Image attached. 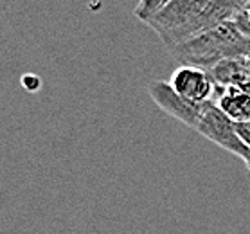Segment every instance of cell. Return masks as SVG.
Instances as JSON below:
<instances>
[{"mask_svg": "<svg viewBox=\"0 0 250 234\" xmlns=\"http://www.w3.org/2000/svg\"><path fill=\"white\" fill-rule=\"evenodd\" d=\"M249 45L250 38L236 27L232 20H229L175 47L171 54L180 65H193L210 70L225 60H245L249 54Z\"/></svg>", "mask_w": 250, "mask_h": 234, "instance_id": "cell-1", "label": "cell"}, {"mask_svg": "<svg viewBox=\"0 0 250 234\" xmlns=\"http://www.w3.org/2000/svg\"><path fill=\"white\" fill-rule=\"evenodd\" d=\"M149 97L155 101V105L162 108L166 114H169L171 117H175L176 121H180L182 125L189 126V128H196L200 119L204 117L210 105L209 103H194L188 97L180 96L178 92L169 85V81H153L148 86Z\"/></svg>", "mask_w": 250, "mask_h": 234, "instance_id": "cell-2", "label": "cell"}, {"mask_svg": "<svg viewBox=\"0 0 250 234\" xmlns=\"http://www.w3.org/2000/svg\"><path fill=\"white\" fill-rule=\"evenodd\" d=\"M194 131H198L202 137H205L207 141L214 143L216 146L223 148L229 153L236 155L239 159L249 149L243 144V141L239 139L238 131H236V123L216 103H212L207 108L204 117L200 119L198 126L194 128Z\"/></svg>", "mask_w": 250, "mask_h": 234, "instance_id": "cell-3", "label": "cell"}, {"mask_svg": "<svg viewBox=\"0 0 250 234\" xmlns=\"http://www.w3.org/2000/svg\"><path fill=\"white\" fill-rule=\"evenodd\" d=\"M169 85L180 96L188 97L194 103H209L214 101L216 85L207 69L193 67V65H180L169 78Z\"/></svg>", "mask_w": 250, "mask_h": 234, "instance_id": "cell-4", "label": "cell"}, {"mask_svg": "<svg viewBox=\"0 0 250 234\" xmlns=\"http://www.w3.org/2000/svg\"><path fill=\"white\" fill-rule=\"evenodd\" d=\"M209 72L216 85V92L225 88H239L250 92V67L243 58L225 60L214 65Z\"/></svg>", "mask_w": 250, "mask_h": 234, "instance_id": "cell-5", "label": "cell"}, {"mask_svg": "<svg viewBox=\"0 0 250 234\" xmlns=\"http://www.w3.org/2000/svg\"><path fill=\"white\" fill-rule=\"evenodd\" d=\"M214 103L234 121L247 123L250 121V92L239 88H225L214 94Z\"/></svg>", "mask_w": 250, "mask_h": 234, "instance_id": "cell-6", "label": "cell"}, {"mask_svg": "<svg viewBox=\"0 0 250 234\" xmlns=\"http://www.w3.org/2000/svg\"><path fill=\"white\" fill-rule=\"evenodd\" d=\"M169 2L171 0H139L135 9H133V15H135L141 22L148 23L149 20L153 17H157Z\"/></svg>", "mask_w": 250, "mask_h": 234, "instance_id": "cell-7", "label": "cell"}, {"mask_svg": "<svg viewBox=\"0 0 250 234\" xmlns=\"http://www.w3.org/2000/svg\"><path fill=\"white\" fill-rule=\"evenodd\" d=\"M232 22L236 23V27L243 33L247 38H250V0H245L239 6V9L234 15Z\"/></svg>", "mask_w": 250, "mask_h": 234, "instance_id": "cell-8", "label": "cell"}, {"mask_svg": "<svg viewBox=\"0 0 250 234\" xmlns=\"http://www.w3.org/2000/svg\"><path fill=\"white\" fill-rule=\"evenodd\" d=\"M22 86L27 92H36L42 86V78L36 74H23L22 76Z\"/></svg>", "mask_w": 250, "mask_h": 234, "instance_id": "cell-9", "label": "cell"}, {"mask_svg": "<svg viewBox=\"0 0 250 234\" xmlns=\"http://www.w3.org/2000/svg\"><path fill=\"white\" fill-rule=\"evenodd\" d=\"M236 131H238L239 139L243 141L247 148H250V121L247 123H236Z\"/></svg>", "mask_w": 250, "mask_h": 234, "instance_id": "cell-10", "label": "cell"}, {"mask_svg": "<svg viewBox=\"0 0 250 234\" xmlns=\"http://www.w3.org/2000/svg\"><path fill=\"white\" fill-rule=\"evenodd\" d=\"M18 0H0V13H4L7 11L11 6H15Z\"/></svg>", "mask_w": 250, "mask_h": 234, "instance_id": "cell-11", "label": "cell"}, {"mask_svg": "<svg viewBox=\"0 0 250 234\" xmlns=\"http://www.w3.org/2000/svg\"><path fill=\"white\" fill-rule=\"evenodd\" d=\"M241 160H243L245 166H247V170H249V171H250V148L247 149V153H245L243 157H241Z\"/></svg>", "mask_w": 250, "mask_h": 234, "instance_id": "cell-12", "label": "cell"}]
</instances>
